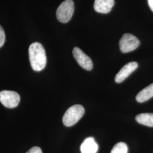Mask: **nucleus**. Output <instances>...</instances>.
<instances>
[{
  "mask_svg": "<svg viewBox=\"0 0 153 153\" xmlns=\"http://www.w3.org/2000/svg\"><path fill=\"white\" fill-rule=\"evenodd\" d=\"M20 101V97L18 93L8 90L0 92V102L3 105L9 108L16 107Z\"/></svg>",
  "mask_w": 153,
  "mask_h": 153,
  "instance_id": "39448f33",
  "label": "nucleus"
},
{
  "mask_svg": "<svg viewBox=\"0 0 153 153\" xmlns=\"http://www.w3.org/2000/svg\"><path fill=\"white\" fill-rule=\"evenodd\" d=\"M138 68L136 62H131L124 66L115 76V82L117 83L124 81L126 78Z\"/></svg>",
  "mask_w": 153,
  "mask_h": 153,
  "instance_id": "0eeeda50",
  "label": "nucleus"
},
{
  "mask_svg": "<svg viewBox=\"0 0 153 153\" xmlns=\"http://www.w3.org/2000/svg\"><path fill=\"white\" fill-rule=\"evenodd\" d=\"M85 114V109L80 104H76L69 108L62 117L64 126L68 127L76 124Z\"/></svg>",
  "mask_w": 153,
  "mask_h": 153,
  "instance_id": "f03ea898",
  "label": "nucleus"
},
{
  "mask_svg": "<svg viewBox=\"0 0 153 153\" xmlns=\"http://www.w3.org/2000/svg\"><path fill=\"white\" fill-rule=\"evenodd\" d=\"M74 11V5L73 1L72 0H65L57 8L56 11L57 18L61 23H67L71 19Z\"/></svg>",
  "mask_w": 153,
  "mask_h": 153,
  "instance_id": "7ed1b4c3",
  "label": "nucleus"
},
{
  "mask_svg": "<svg viewBox=\"0 0 153 153\" xmlns=\"http://www.w3.org/2000/svg\"><path fill=\"white\" fill-rule=\"evenodd\" d=\"M111 153H128V146L124 142H119L112 148Z\"/></svg>",
  "mask_w": 153,
  "mask_h": 153,
  "instance_id": "f8f14e48",
  "label": "nucleus"
},
{
  "mask_svg": "<svg viewBox=\"0 0 153 153\" xmlns=\"http://www.w3.org/2000/svg\"><path fill=\"white\" fill-rule=\"evenodd\" d=\"M140 44L139 40L131 33H125L121 37L119 45L121 52L126 53L136 49Z\"/></svg>",
  "mask_w": 153,
  "mask_h": 153,
  "instance_id": "20e7f679",
  "label": "nucleus"
},
{
  "mask_svg": "<svg viewBox=\"0 0 153 153\" xmlns=\"http://www.w3.org/2000/svg\"><path fill=\"white\" fill-rule=\"evenodd\" d=\"M5 41V34L4 30L0 26V48H1L4 44Z\"/></svg>",
  "mask_w": 153,
  "mask_h": 153,
  "instance_id": "ddd939ff",
  "label": "nucleus"
},
{
  "mask_svg": "<svg viewBox=\"0 0 153 153\" xmlns=\"http://www.w3.org/2000/svg\"><path fill=\"white\" fill-rule=\"evenodd\" d=\"M28 54L30 64L33 71H40L44 69L47 64V57L42 44L38 42L31 44Z\"/></svg>",
  "mask_w": 153,
  "mask_h": 153,
  "instance_id": "f257e3e1",
  "label": "nucleus"
},
{
  "mask_svg": "<svg viewBox=\"0 0 153 153\" xmlns=\"http://www.w3.org/2000/svg\"><path fill=\"white\" fill-rule=\"evenodd\" d=\"M26 153H43L41 149L38 146H35L30 149Z\"/></svg>",
  "mask_w": 153,
  "mask_h": 153,
  "instance_id": "4468645a",
  "label": "nucleus"
},
{
  "mask_svg": "<svg viewBox=\"0 0 153 153\" xmlns=\"http://www.w3.org/2000/svg\"><path fill=\"white\" fill-rule=\"evenodd\" d=\"M98 146L93 137H88L83 142L81 146V153H97Z\"/></svg>",
  "mask_w": 153,
  "mask_h": 153,
  "instance_id": "1a4fd4ad",
  "label": "nucleus"
},
{
  "mask_svg": "<svg viewBox=\"0 0 153 153\" xmlns=\"http://www.w3.org/2000/svg\"><path fill=\"white\" fill-rule=\"evenodd\" d=\"M114 2V0H95L94 7L98 13L107 14L111 10Z\"/></svg>",
  "mask_w": 153,
  "mask_h": 153,
  "instance_id": "6e6552de",
  "label": "nucleus"
},
{
  "mask_svg": "<svg viewBox=\"0 0 153 153\" xmlns=\"http://www.w3.org/2000/svg\"><path fill=\"white\" fill-rule=\"evenodd\" d=\"M148 4L150 9L153 11V0H148Z\"/></svg>",
  "mask_w": 153,
  "mask_h": 153,
  "instance_id": "2eb2a0df",
  "label": "nucleus"
},
{
  "mask_svg": "<svg viewBox=\"0 0 153 153\" xmlns=\"http://www.w3.org/2000/svg\"><path fill=\"white\" fill-rule=\"evenodd\" d=\"M73 55L78 64L82 68L88 71L92 70L93 67V61L81 49L78 47L74 48L73 50Z\"/></svg>",
  "mask_w": 153,
  "mask_h": 153,
  "instance_id": "423d86ee",
  "label": "nucleus"
},
{
  "mask_svg": "<svg viewBox=\"0 0 153 153\" xmlns=\"http://www.w3.org/2000/svg\"><path fill=\"white\" fill-rule=\"evenodd\" d=\"M153 97V83L143 88L136 96V100L139 103H143Z\"/></svg>",
  "mask_w": 153,
  "mask_h": 153,
  "instance_id": "9d476101",
  "label": "nucleus"
},
{
  "mask_svg": "<svg viewBox=\"0 0 153 153\" xmlns=\"http://www.w3.org/2000/svg\"><path fill=\"white\" fill-rule=\"evenodd\" d=\"M136 120L139 124L153 127V114L152 113H143L137 115Z\"/></svg>",
  "mask_w": 153,
  "mask_h": 153,
  "instance_id": "9b49d317",
  "label": "nucleus"
}]
</instances>
